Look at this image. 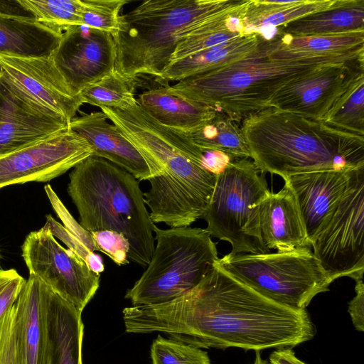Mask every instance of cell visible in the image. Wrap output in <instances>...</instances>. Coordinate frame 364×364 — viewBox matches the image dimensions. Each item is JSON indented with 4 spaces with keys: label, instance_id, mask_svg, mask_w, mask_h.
Returning <instances> with one entry per match:
<instances>
[{
    "label": "cell",
    "instance_id": "39",
    "mask_svg": "<svg viewBox=\"0 0 364 364\" xmlns=\"http://www.w3.org/2000/svg\"><path fill=\"white\" fill-rule=\"evenodd\" d=\"M355 296L349 301L348 311L352 323L358 331H364V284L363 279L355 280Z\"/></svg>",
    "mask_w": 364,
    "mask_h": 364
},
{
    "label": "cell",
    "instance_id": "17",
    "mask_svg": "<svg viewBox=\"0 0 364 364\" xmlns=\"http://www.w3.org/2000/svg\"><path fill=\"white\" fill-rule=\"evenodd\" d=\"M352 171L305 173L284 180L295 194L310 245L345 193Z\"/></svg>",
    "mask_w": 364,
    "mask_h": 364
},
{
    "label": "cell",
    "instance_id": "2",
    "mask_svg": "<svg viewBox=\"0 0 364 364\" xmlns=\"http://www.w3.org/2000/svg\"><path fill=\"white\" fill-rule=\"evenodd\" d=\"M106 114L148 163L152 177L144 197L152 222L188 227L203 218L217 178L204 168L203 150L188 135L159 123L138 103L110 108Z\"/></svg>",
    "mask_w": 364,
    "mask_h": 364
},
{
    "label": "cell",
    "instance_id": "42",
    "mask_svg": "<svg viewBox=\"0 0 364 364\" xmlns=\"http://www.w3.org/2000/svg\"><path fill=\"white\" fill-rule=\"evenodd\" d=\"M272 364H306L300 360L290 348L277 349L269 358Z\"/></svg>",
    "mask_w": 364,
    "mask_h": 364
},
{
    "label": "cell",
    "instance_id": "3",
    "mask_svg": "<svg viewBox=\"0 0 364 364\" xmlns=\"http://www.w3.org/2000/svg\"><path fill=\"white\" fill-rule=\"evenodd\" d=\"M241 129L259 170L287 177L364 167V136L267 107L243 117Z\"/></svg>",
    "mask_w": 364,
    "mask_h": 364
},
{
    "label": "cell",
    "instance_id": "36",
    "mask_svg": "<svg viewBox=\"0 0 364 364\" xmlns=\"http://www.w3.org/2000/svg\"><path fill=\"white\" fill-rule=\"evenodd\" d=\"M44 189L54 211L63 223V225L80 240L88 250L92 252L100 251L91 234L87 232L80 223L74 219L51 186L46 185Z\"/></svg>",
    "mask_w": 364,
    "mask_h": 364
},
{
    "label": "cell",
    "instance_id": "38",
    "mask_svg": "<svg viewBox=\"0 0 364 364\" xmlns=\"http://www.w3.org/2000/svg\"><path fill=\"white\" fill-rule=\"evenodd\" d=\"M25 282L14 269L0 271V317L16 302Z\"/></svg>",
    "mask_w": 364,
    "mask_h": 364
},
{
    "label": "cell",
    "instance_id": "8",
    "mask_svg": "<svg viewBox=\"0 0 364 364\" xmlns=\"http://www.w3.org/2000/svg\"><path fill=\"white\" fill-rule=\"evenodd\" d=\"M270 193L264 173L250 159L232 161L217 175L215 188L203 214L205 228L211 235L228 242L230 252H270L263 242L259 210Z\"/></svg>",
    "mask_w": 364,
    "mask_h": 364
},
{
    "label": "cell",
    "instance_id": "24",
    "mask_svg": "<svg viewBox=\"0 0 364 364\" xmlns=\"http://www.w3.org/2000/svg\"><path fill=\"white\" fill-rule=\"evenodd\" d=\"M364 33V0H338L333 6L277 27V34L320 36Z\"/></svg>",
    "mask_w": 364,
    "mask_h": 364
},
{
    "label": "cell",
    "instance_id": "41",
    "mask_svg": "<svg viewBox=\"0 0 364 364\" xmlns=\"http://www.w3.org/2000/svg\"><path fill=\"white\" fill-rule=\"evenodd\" d=\"M0 15L35 18L18 0H0Z\"/></svg>",
    "mask_w": 364,
    "mask_h": 364
},
{
    "label": "cell",
    "instance_id": "11",
    "mask_svg": "<svg viewBox=\"0 0 364 364\" xmlns=\"http://www.w3.org/2000/svg\"><path fill=\"white\" fill-rule=\"evenodd\" d=\"M22 257L29 275L39 279L81 313L100 287V274L61 246L43 227L27 235Z\"/></svg>",
    "mask_w": 364,
    "mask_h": 364
},
{
    "label": "cell",
    "instance_id": "34",
    "mask_svg": "<svg viewBox=\"0 0 364 364\" xmlns=\"http://www.w3.org/2000/svg\"><path fill=\"white\" fill-rule=\"evenodd\" d=\"M14 304L0 317V364H22L18 321Z\"/></svg>",
    "mask_w": 364,
    "mask_h": 364
},
{
    "label": "cell",
    "instance_id": "27",
    "mask_svg": "<svg viewBox=\"0 0 364 364\" xmlns=\"http://www.w3.org/2000/svg\"><path fill=\"white\" fill-rule=\"evenodd\" d=\"M338 0H249L242 18L245 32L257 33L274 28L304 16L327 9Z\"/></svg>",
    "mask_w": 364,
    "mask_h": 364
},
{
    "label": "cell",
    "instance_id": "44",
    "mask_svg": "<svg viewBox=\"0 0 364 364\" xmlns=\"http://www.w3.org/2000/svg\"><path fill=\"white\" fill-rule=\"evenodd\" d=\"M1 270V267H0V271Z\"/></svg>",
    "mask_w": 364,
    "mask_h": 364
},
{
    "label": "cell",
    "instance_id": "28",
    "mask_svg": "<svg viewBox=\"0 0 364 364\" xmlns=\"http://www.w3.org/2000/svg\"><path fill=\"white\" fill-rule=\"evenodd\" d=\"M239 120L219 110L200 129L187 135L201 149L222 151L234 159L250 158Z\"/></svg>",
    "mask_w": 364,
    "mask_h": 364
},
{
    "label": "cell",
    "instance_id": "35",
    "mask_svg": "<svg viewBox=\"0 0 364 364\" xmlns=\"http://www.w3.org/2000/svg\"><path fill=\"white\" fill-rule=\"evenodd\" d=\"M55 237L65 243L68 249L82 258L95 272L100 274L105 269L101 256L95 254L63 225L55 220L50 215L46 216L43 226Z\"/></svg>",
    "mask_w": 364,
    "mask_h": 364
},
{
    "label": "cell",
    "instance_id": "31",
    "mask_svg": "<svg viewBox=\"0 0 364 364\" xmlns=\"http://www.w3.org/2000/svg\"><path fill=\"white\" fill-rule=\"evenodd\" d=\"M152 364H210L200 348L159 335L151 346Z\"/></svg>",
    "mask_w": 364,
    "mask_h": 364
},
{
    "label": "cell",
    "instance_id": "9",
    "mask_svg": "<svg viewBox=\"0 0 364 364\" xmlns=\"http://www.w3.org/2000/svg\"><path fill=\"white\" fill-rule=\"evenodd\" d=\"M218 264L262 295L297 309H306L333 282L308 246L264 254L229 253Z\"/></svg>",
    "mask_w": 364,
    "mask_h": 364
},
{
    "label": "cell",
    "instance_id": "40",
    "mask_svg": "<svg viewBox=\"0 0 364 364\" xmlns=\"http://www.w3.org/2000/svg\"><path fill=\"white\" fill-rule=\"evenodd\" d=\"M202 150L204 168L216 176L223 171L232 161L236 160L222 151Z\"/></svg>",
    "mask_w": 364,
    "mask_h": 364
},
{
    "label": "cell",
    "instance_id": "1",
    "mask_svg": "<svg viewBox=\"0 0 364 364\" xmlns=\"http://www.w3.org/2000/svg\"><path fill=\"white\" fill-rule=\"evenodd\" d=\"M122 314L127 333L162 332L198 348H291L316 334L306 309L267 298L218 262L197 287L180 297L126 307Z\"/></svg>",
    "mask_w": 364,
    "mask_h": 364
},
{
    "label": "cell",
    "instance_id": "7",
    "mask_svg": "<svg viewBox=\"0 0 364 364\" xmlns=\"http://www.w3.org/2000/svg\"><path fill=\"white\" fill-rule=\"evenodd\" d=\"M154 250L145 271L125 298L133 306L171 301L197 287L219 259L210 234L200 228L154 226Z\"/></svg>",
    "mask_w": 364,
    "mask_h": 364
},
{
    "label": "cell",
    "instance_id": "15",
    "mask_svg": "<svg viewBox=\"0 0 364 364\" xmlns=\"http://www.w3.org/2000/svg\"><path fill=\"white\" fill-rule=\"evenodd\" d=\"M50 56L75 95L115 70L116 49L112 36L85 26L63 33Z\"/></svg>",
    "mask_w": 364,
    "mask_h": 364
},
{
    "label": "cell",
    "instance_id": "16",
    "mask_svg": "<svg viewBox=\"0 0 364 364\" xmlns=\"http://www.w3.org/2000/svg\"><path fill=\"white\" fill-rule=\"evenodd\" d=\"M70 127L28 105L0 83V157Z\"/></svg>",
    "mask_w": 364,
    "mask_h": 364
},
{
    "label": "cell",
    "instance_id": "29",
    "mask_svg": "<svg viewBox=\"0 0 364 364\" xmlns=\"http://www.w3.org/2000/svg\"><path fill=\"white\" fill-rule=\"evenodd\" d=\"M134 82L115 70L97 82L85 87L80 92L82 103L99 107L123 109L136 105Z\"/></svg>",
    "mask_w": 364,
    "mask_h": 364
},
{
    "label": "cell",
    "instance_id": "26",
    "mask_svg": "<svg viewBox=\"0 0 364 364\" xmlns=\"http://www.w3.org/2000/svg\"><path fill=\"white\" fill-rule=\"evenodd\" d=\"M62 35L35 18L0 15V54L50 56Z\"/></svg>",
    "mask_w": 364,
    "mask_h": 364
},
{
    "label": "cell",
    "instance_id": "10",
    "mask_svg": "<svg viewBox=\"0 0 364 364\" xmlns=\"http://www.w3.org/2000/svg\"><path fill=\"white\" fill-rule=\"evenodd\" d=\"M311 246L333 282L343 277L363 279L364 167L351 171L345 193Z\"/></svg>",
    "mask_w": 364,
    "mask_h": 364
},
{
    "label": "cell",
    "instance_id": "13",
    "mask_svg": "<svg viewBox=\"0 0 364 364\" xmlns=\"http://www.w3.org/2000/svg\"><path fill=\"white\" fill-rule=\"evenodd\" d=\"M363 63L364 59L323 65L279 90L267 107L325 122L364 80Z\"/></svg>",
    "mask_w": 364,
    "mask_h": 364
},
{
    "label": "cell",
    "instance_id": "32",
    "mask_svg": "<svg viewBox=\"0 0 364 364\" xmlns=\"http://www.w3.org/2000/svg\"><path fill=\"white\" fill-rule=\"evenodd\" d=\"M127 0H82V26L114 36L119 30L120 11Z\"/></svg>",
    "mask_w": 364,
    "mask_h": 364
},
{
    "label": "cell",
    "instance_id": "6",
    "mask_svg": "<svg viewBox=\"0 0 364 364\" xmlns=\"http://www.w3.org/2000/svg\"><path fill=\"white\" fill-rule=\"evenodd\" d=\"M240 0H146L120 16L113 36L115 70L125 78L159 79L180 39Z\"/></svg>",
    "mask_w": 364,
    "mask_h": 364
},
{
    "label": "cell",
    "instance_id": "33",
    "mask_svg": "<svg viewBox=\"0 0 364 364\" xmlns=\"http://www.w3.org/2000/svg\"><path fill=\"white\" fill-rule=\"evenodd\" d=\"M336 129L364 136V80L325 122Z\"/></svg>",
    "mask_w": 364,
    "mask_h": 364
},
{
    "label": "cell",
    "instance_id": "12",
    "mask_svg": "<svg viewBox=\"0 0 364 364\" xmlns=\"http://www.w3.org/2000/svg\"><path fill=\"white\" fill-rule=\"evenodd\" d=\"M0 83L40 111L70 121L83 104L57 68L51 56L0 54Z\"/></svg>",
    "mask_w": 364,
    "mask_h": 364
},
{
    "label": "cell",
    "instance_id": "43",
    "mask_svg": "<svg viewBox=\"0 0 364 364\" xmlns=\"http://www.w3.org/2000/svg\"><path fill=\"white\" fill-rule=\"evenodd\" d=\"M252 364H272L269 360L263 359L259 351H256L255 358Z\"/></svg>",
    "mask_w": 364,
    "mask_h": 364
},
{
    "label": "cell",
    "instance_id": "18",
    "mask_svg": "<svg viewBox=\"0 0 364 364\" xmlns=\"http://www.w3.org/2000/svg\"><path fill=\"white\" fill-rule=\"evenodd\" d=\"M101 112L73 118L70 128L84 137L93 156L105 159L131 173L136 179L152 177L147 161L132 142Z\"/></svg>",
    "mask_w": 364,
    "mask_h": 364
},
{
    "label": "cell",
    "instance_id": "19",
    "mask_svg": "<svg viewBox=\"0 0 364 364\" xmlns=\"http://www.w3.org/2000/svg\"><path fill=\"white\" fill-rule=\"evenodd\" d=\"M50 288L29 275L15 302L22 364H50L48 308Z\"/></svg>",
    "mask_w": 364,
    "mask_h": 364
},
{
    "label": "cell",
    "instance_id": "30",
    "mask_svg": "<svg viewBox=\"0 0 364 364\" xmlns=\"http://www.w3.org/2000/svg\"><path fill=\"white\" fill-rule=\"evenodd\" d=\"M35 19L60 33L82 26L81 0H18Z\"/></svg>",
    "mask_w": 364,
    "mask_h": 364
},
{
    "label": "cell",
    "instance_id": "21",
    "mask_svg": "<svg viewBox=\"0 0 364 364\" xmlns=\"http://www.w3.org/2000/svg\"><path fill=\"white\" fill-rule=\"evenodd\" d=\"M136 100L159 123L186 134L200 129L219 111L210 105L171 94L164 87L144 91Z\"/></svg>",
    "mask_w": 364,
    "mask_h": 364
},
{
    "label": "cell",
    "instance_id": "25",
    "mask_svg": "<svg viewBox=\"0 0 364 364\" xmlns=\"http://www.w3.org/2000/svg\"><path fill=\"white\" fill-rule=\"evenodd\" d=\"M363 50L364 33L320 36H291L278 34L269 40L267 57L275 60H294Z\"/></svg>",
    "mask_w": 364,
    "mask_h": 364
},
{
    "label": "cell",
    "instance_id": "20",
    "mask_svg": "<svg viewBox=\"0 0 364 364\" xmlns=\"http://www.w3.org/2000/svg\"><path fill=\"white\" fill-rule=\"evenodd\" d=\"M259 228L265 246L277 251L311 246L295 194L284 182L277 193L270 192L259 204Z\"/></svg>",
    "mask_w": 364,
    "mask_h": 364
},
{
    "label": "cell",
    "instance_id": "4",
    "mask_svg": "<svg viewBox=\"0 0 364 364\" xmlns=\"http://www.w3.org/2000/svg\"><path fill=\"white\" fill-rule=\"evenodd\" d=\"M68 193L88 232L113 231L128 242L127 259L143 267L154 247V223L139 183L131 173L109 161L90 156L73 168Z\"/></svg>",
    "mask_w": 364,
    "mask_h": 364
},
{
    "label": "cell",
    "instance_id": "23",
    "mask_svg": "<svg viewBox=\"0 0 364 364\" xmlns=\"http://www.w3.org/2000/svg\"><path fill=\"white\" fill-rule=\"evenodd\" d=\"M50 364H82V313L51 289L48 308Z\"/></svg>",
    "mask_w": 364,
    "mask_h": 364
},
{
    "label": "cell",
    "instance_id": "22",
    "mask_svg": "<svg viewBox=\"0 0 364 364\" xmlns=\"http://www.w3.org/2000/svg\"><path fill=\"white\" fill-rule=\"evenodd\" d=\"M263 40L257 33H250L227 44L173 60L164 69L159 80L161 82H179L240 61L257 53Z\"/></svg>",
    "mask_w": 364,
    "mask_h": 364
},
{
    "label": "cell",
    "instance_id": "37",
    "mask_svg": "<svg viewBox=\"0 0 364 364\" xmlns=\"http://www.w3.org/2000/svg\"><path fill=\"white\" fill-rule=\"evenodd\" d=\"M90 234L100 252L107 255L117 264L123 265L129 262L127 259L129 246L122 235L108 230L97 231Z\"/></svg>",
    "mask_w": 364,
    "mask_h": 364
},
{
    "label": "cell",
    "instance_id": "5",
    "mask_svg": "<svg viewBox=\"0 0 364 364\" xmlns=\"http://www.w3.org/2000/svg\"><path fill=\"white\" fill-rule=\"evenodd\" d=\"M269 40L250 57L220 69L178 82L165 90L201 102L238 119L265 109L282 89L322 66L364 58V51L314 58L275 60L267 57Z\"/></svg>",
    "mask_w": 364,
    "mask_h": 364
},
{
    "label": "cell",
    "instance_id": "14",
    "mask_svg": "<svg viewBox=\"0 0 364 364\" xmlns=\"http://www.w3.org/2000/svg\"><path fill=\"white\" fill-rule=\"evenodd\" d=\"M93 154L88 141L69 127L0 157V188L50 181Z\"/></svg>",
    "mask_w": 364,
    "mask_h": 364
}]
</instances>
